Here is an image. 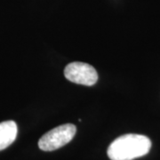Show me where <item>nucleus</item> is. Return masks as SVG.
I'll list each match as a JSON object with an SVG mask.
<instances>
[{
    "instance_id": "f03ea898",
    "label": "nucleus",
    "mask_w": 160,
    "mask_h": 160,
    "mask_svg": "<svg viewBox=\"0 0 160 160\" xmlns=\"http://www.w3.org/2000/svg\"><path fill=\"white\" fill-rule=\"evenodd\" d=\"M77 127L72 124H65L47 132L38 141V147L44 151L60 149L73 139Z\"/></svg>"
},
{
    "instance_id": "20e7f679",
    "label": "nucleus",
    "mask_w": 160,
    "mask_h": 160,
    "mask_svg": "<svg viewBox=\"0 0 160 160\" xmlns=\"http://www.w3.org/2000/svg\"><path fill=\"white\" fill-rule=\"evenodd\" d=\"M17 125L14 121H5L0 123V151L10 146L16 139Z\"/></svg>"
},
{
    "instance_id": "f257e3e1",
    "label": "nucleus",
    "mask_w": 160,
    "mask_h": 160,
    "mask_svg": "<svg viewBox=\"0 0 160 160\" xmlns=\"http://www.w3.org/2000/svg\"><path fill=\"white\" fill-rule=\"evenodd\" d=\"M150 148L151 142L147 136L129 133L117 138L107 153L111 160H133L148 154Z\"/></svg>"
},
{
    "instance_id": "7ed1b4c3",
    "label": "nucleus",
    "mask_w": 160,
    "mask_h": 160,
    "mask_svg": "<svg viewBox=\"0 0 160 160\" xmlns=\"http://www.w3.org/2000/svg\"><path fill=\"white\" fill-rule=\"evenodd\" d=\"M65 78L70 82L83 85V86H93L98 80L97 71L95 69L85 62L69 63L64 69Z\"/></svg>"
}]
</instances>
